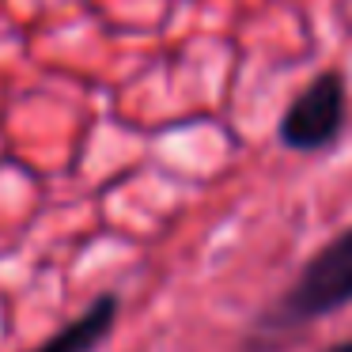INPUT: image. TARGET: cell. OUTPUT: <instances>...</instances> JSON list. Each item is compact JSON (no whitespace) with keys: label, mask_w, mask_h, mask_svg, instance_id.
Wrapping results in <instances>:
<instances>
[{"label":"cell","mask_w":352,"mask_h":352,"mask_svg":"<svg viewBox=\"0 0 352 352\" xmlns=\"http://www.w3.org/2000/svg\"><path fill=\"white\" fill-rule=\"evenodd\" d=\"M352 307V228L329 239L292 280V288L261 314L265 329H296Z\"/></svg>","instance_id":"cell-1"},{"label":"cell","mask_w":352,"mask_h":352,"mask_svg":"<svg viewBox=\"0 0 352 352\" xmlns=\"http://www.w3.org/2000/svg\"><path fill=\"white\" fill-rule=\"evenodd\" d=\"M344 125V76L341 72H322L307 91L296 95L288 114L276 125V137L292 152H314L326 148Z\"/></svg>","instance_id":"cell-2"},{"label":"cell","mask_w":352,"mask_h":352,"mask_svg":"<svg viewBox=\"0 0 352 352\" xmlns=\"http://www.w3.org/2000/svg\"><path fill=\"white\" fill-rule=\"evenodd\" d=\"M118 318V299L114 296H99L76 322H69L65 329H57L50 341H42L34 352H95L102 341L110 337Z\"/></svg>","instance_id":"cell-3"},{"label":"cell","mask_w":352,"mask_h":352,"mask_svg":"<svg viewBox=\"0 0 352 352\" xmlns=\"http://www.w3.org/2000/svg\"><path fill=\"white\" fill-rule=\"evenodd\" d=\"M326 352H352V341H341V344H329Z\"/></svg>","instance_id":"cell-4"}]
</instances>
